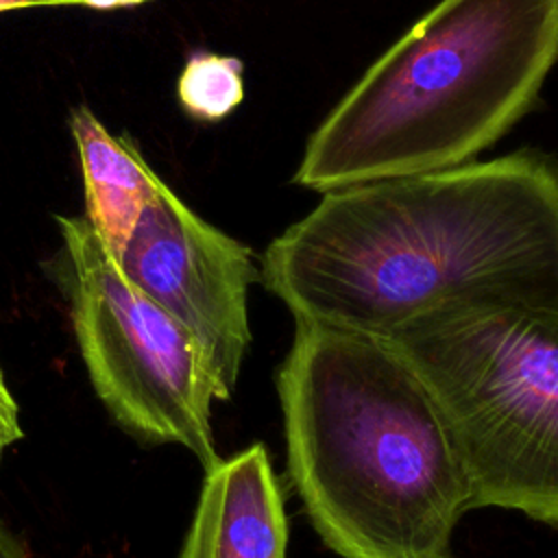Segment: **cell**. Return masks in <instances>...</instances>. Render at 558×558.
<instances>
[{
	"instance_id": "1",
	"label": "cell",
	"mask_w": 558,
	"mask_h": 558,
	"mask_svg": "<svg viewBox=\"0 0 558 558\" xmlns=\"http://www.w3.org/2000/svg\"><path fill=\"white\" fill-rule=\"evenodd\" d=\"M259 281L294 320L371 336L451 310L558 307V161L517 150L325 192L264 248Z\"/></svg>"
},
{
	"instance_id": "2",
	"label": "cell",
	"mask_w": 558,
	"mask_h": 558,
	"mask_svg": "<svg viewBox=\"0 0 558 558\" xmlns=\"http://www.w3.org/2000/svg\"><path fill=\"white\" fill-rule=\"evenodd\" d=\"M288 471L342 558H453L475 508L440 410L384 338L294 320L277 371Z\"/></svg>"
},
{
	"instance_id": "3",
	"label": "cell",
	"mask_w": 558,
	"mask_h": 558,
	"mask_svg": "<svg viewBox=\"0 0 558 558\" xmlns=\"http://www.w3.org/2000/svg\"><path fill=\"white\" fill-rule=\"evenodd\" d=\"M558 61V0H440L336 102L294 185L331 192L475 161Z\"/></svg>"
},
{
	"instance_id": "4",
	"label": "cell",
	"mask_w": 558,
	"mask_h": 558,
	"mask_svg": "<svg viewBox=\"0 0 558 558\" xmlns=\"http://www.w3.org/2000/svg\"><path fill=\"white\" fill-rule=\"evenodd\" d=\"M379 338L432 392L475 508L558 527V307L451 310Z\"/></svg>"
},
{
	"instance_id": "5",
	"label": "cell",
	"mask_w": 558,
	"mask_h": 558,
	"mask_svg": "<svg viewBox=\"0 0 558 558\" xmlns=\"http://www.w3.org/2000/svg\"><path fill=\"white\" fill-rule=\"evenodd\" d=\"M54 277L89 381L131 434L218 464L211 403L227 401L198 340L122 270L85 216H57Z\"/></svg>"
},
{
	"instance_id": "6",
	"label": "cell",
	"mask_w": 558,
	"mask_h": 558,
	"mask_svg": "<svg viewBox=\"0 0 558 558\" xmlns=\"http://www.w3.org/2000/svg\"><path fill=\"white\" fill-rule=\"evenodd\" d=\"M118 264L198 340L229 401L251 344L248 288L259 281L251 248L163 183Z\"/></svg>"
},
{
	"instance_id": "7",
	"label": "cell",
	"mask_w": 558,
	"mask_h": 558,
	"mask_svg": "<svg viewBox=\"0 0 558 558\" xmlns=\"http://www.w3.org/2000/svg\"><path fill=\"white\" fill-rule=\"evenodd\" d=\"M288 519L264 445L205 471L181 558H286Z\"/></svg>"
},
{
	"instance_id": "8",
	"label": "cell",
	"mask_w": 558,
	"mask_h": 558,
	"mask_svg": "<svg viewBox=\"0 0 558 558\" xmlns=\"http://www.w3.org/2000/svg\"><path fill=\"white\" fill-rule=\"evenodd\" d=\"M70 129L76 142L85 218L120 262L142 214L159 194L163 181L146 163L129 137H116L85 105L70 113Z\"/></svg>"
},
{
	"instance_id": "9",
	"label": "cell",
	"mask_w": 558,
	"mask_h": 558,
	"mask_svg": "<svg viewBox=\"0 0 558 558\" xmlns=\"http://www.w3.org/2000/svg\"><path fill=\"white\" fill-rule=\"evenodd\" d=\"M177 98L183 111L201 122H220L244 100V65L238 57L196 50L187 57Z\"/></svg>"
},
{
	"instance_id": "10",
	"label": "cell",
	"mask_w": 558,
	"mask_h": 558,
	"mask_svg": "<svg viewBox=\"0 0 558 558\" xmlns=\"http://www.w3.org/2000/svg\"><path fill=\"white\" fill-rule=\"evenodd\" d=\"M22 423H20V405L11 395L4 373L0 368V462L9 447H13L22 438Z\"/></svg>"
},
{
	"instance_id": "11",
	"label": "cell",
	"mask_w": 558,
	"mask_h": 558,
	"mask_svg": "<svg viewBox=\"0 0 558 558\" xmlns=\"http://www.w3.org/2000/svg\"><path fill=\"white\" fill-rule=\"evenodd\" d=\"M46 7H89V9H120L135 7L150 0H41Z\"/></svg>"
},
{
	"instance_id": "12",
	"label": "cell",
	"mask_w": 558,
	"mask_h": 558,
	"mask_svg": "<svg viewBox=\"0 0 558 558\" xmlns=\"http://www.w3.org/2000/svg\"><path fill=\"white\" fill-rule=\"evenodd\" d=\"M0 558H31L26 545L0 519Z\"/></svg>"
},
{
	"instance_id": "13",
	"label": "cell",
	"mask_w": 558,
	"mask_h": 558,
	"mask_svg": "<svg viewBox=\"0 0 558 558\" xmlns=\"http://www.w3.org/2000/svg\"><path fill=\"white\" fill-rule=\"evenodd\" d=\"M46 7L41 0H0V13L7 11H20V9H37Z\"/></svg>"
}]
</instances>
